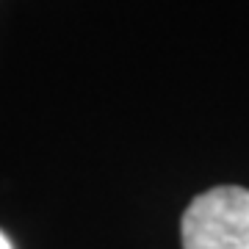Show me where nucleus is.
Here are the masks:
<instances>
[{
  "label": "nucleus",
  "mask_w": 249,
  "mask_h": 249,
  "mask_svg": "<svg viewBox=\"0 0 249 249\" xmlns=\"http://www.w3.org/2000/svg\"><path fill=\"white\" fill-rule=\"evenodd\" d=\"M183 249H249V188L216 186L183 213Z\"/></svg>",
  "instance_id": "obj_1"
},
{
  "label": "nucleus",
  "mask_w": 249,
  "mask_h": 249,
  "mask_svg": "<svg viewBox=\"0 0 249 249\" xmlns=\"http://www.w3.org/2000/svg\"><path fill=\"white\" fill-rule=\"evenodd\" d=\"M0 249H14V247H11V241L6 238V232H3V230H0Z\"/></svg>",
  "instance_id": "obj_2"
}]
</instances>
